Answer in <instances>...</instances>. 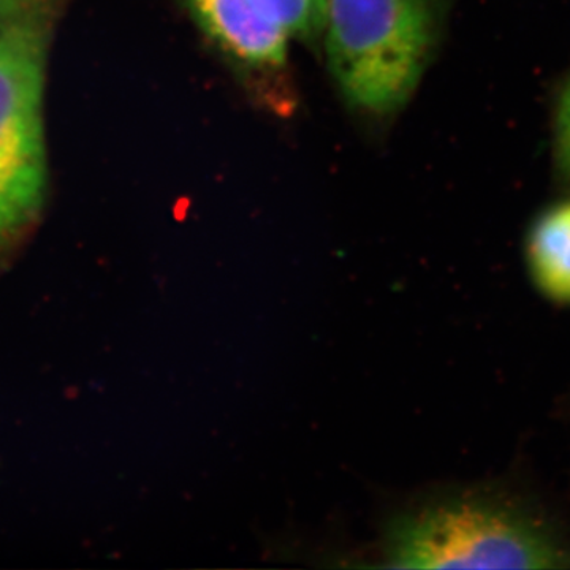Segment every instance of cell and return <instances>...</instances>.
Here are the masks:
<instances>
[{
	"label": "cell",
	"mask_w": 570,
	"mask_h": 570,
	"mask_svg": "<svg viewBox=\"0 0 570 570\" xmlns=\"http://www.w3.org/2000/svg\"><path fill=\"white\" fill-rule=\"evenodd\" d=\"M385 557L404 569H570V539L527 499L464 491L393 520Z\"/></svg>",
	"instance_id": "cell-1"
},
{
	"label": "cell",
	"mask_w": 570,
	"mask_h": 570,
	"mask_svg": "<svg viewBox=\"0 0 570 570\" xmlns=\"http://www.w3.org/2000/svg\"><path fill=\"white\" fill-rule=\"evenodd\" d=\"M41 88L39 32L26 26L0 31V234L24 223L43 195Z\"/></svg>",
	"instance_id": "cell-3"
},
{
	"label": "cell",
	"mask_w": 570,
	"mask_h": 570,
	"mask_svg": "<svg viewBox=\"0 0 570 570\" xmlns=\"http://www.w3.org/2000/svg\"><path fill=\"white\" fill-rule=\"evenodd\" d=\"M288 37L317 39L325 31L326 0H262Z\"/></svg>",
	"instance_id": "cell-6"
},
{
	"label": "cell",
	"mask_w": 570,
	"mask_h": 570,
	"mask_svg": "<svg viewBox=\"0 0 570 570\" xmlns=\"http://www.w3.org/2000/svg\"><path fill=\"white\" fill-rule=\"evenodd\" d=\"M554 156L561 175L570 181V78L562 88L554 112Z\"/></svg>",
	"instance_id": "cell-7"
},
{
	"label": "cell",
	"mask_w": 570,
	"mask_h": 570,
	"mask_svg": "<svg viewBox=\"0 0 570 570\" xmlns=\"http://www.w3.org/2000/svg\"><path fill=\"white\" fill-rule=\"evenodd\" d=\"M202 29L236 61L279 67L287 58L288 33L262 0H186Z\"/></svg>",
	"instance_id": "cell-4"
},
{
	"label": "cell",
	"mask_w": 570,
	"mask_h": 570,
	"mask_svg": "<svg viewBox=\"0 0 570 570\" xmlns=\"http://www.w3.org/2000/svg\"><path fill=\"white\" fill-rule=\"evenodd\" d=\"M524 261L535 291L554 305L570 306V198L535 217Z\"/></svg>",
	"instance_id": "cell-5"
},
{
	"label": "cell",
	"mask_w": 570,
	"mask_h": 570,
	"mask_svg": "<svg viewBox=\"0 0 570 570\" xmlns=\"http://www.w3.org/2000/svg\"><path fill=\"white\" fill-rule=\"evenodd\" d=\"M433 11L425 0H326V56L344 97L377 115L411 99L430 61Z\"/></svg>",
	"instance_id": "cell-2"
},
{
	"label": "cell",
	"mask_w": 570,
	"mask_h": 570,
	"mask_svg": "<svg viewBox=\"0 0 570 570\" xmlns=\"http://www.w3.org/2000/svg\"><path fill=\"white\" fill-rule=\"evenodd\" d=\"M22 2V0H0L3 6H13V3Z\"/></svg>",
	"instance_id": "cell-8"
}]
</instances>
